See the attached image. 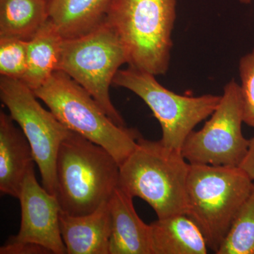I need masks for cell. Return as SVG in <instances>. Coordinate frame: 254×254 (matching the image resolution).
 Here are the masks:
<instances>
[{"mask_svg":"<svg viewBox=\"0 0 254 254\" xmlns=\"http://www.w3.org/2000/svg\"><path fill=\"white\" fill-rule=\"evenodd\" d=\"M0 98L31 145L42 185L56 195L57 157L71 130L43 108L33 90L21 80L0 76Z\"/></svg>","mask_w":254,"mask_h":254,"instance_id":"ba28073f","label":"cell"},{"mask_svg":"<svg viewBox=\"0 0 254 254\" xmlns=\"http://www.w3.org/2000/svg\"><path fill=\"white\" fill-rule=\"evenodd\" d=\"M21 220L19 232L8 240L41 246L50 254H66L60 225L61 212L56 195L37 181L34 168L23 181L19 196Z\"/></svg>","mask_w":254,"mask_h":254,"instance_id":"30bf717a","label":"cell"},{"mask_svg":"<svg viewBox=\"0 0 254 254\" xmlns=\"http://www.w3.org/2000/svg\"><path fill=\"white\" fill-rule=\"evenodd\" d=\"M240 168L254 181V136L250 139L248 151Z\"/></svg>","mask_w":254,"mask_h":254,"instance_id":"7402d4cb","label":"cell"},{"mask_svg":"<svg viewBox=\"0 0 254 254\" xmlns=\"http://www.w3.org/2000/svg\"><path fill=\"white\" fill-rule=\"evenodd\" d=\"M241 3H243V4H250V3L252 2V0H240Z\"/></svg>","mask_w":254,"mask_h":254,"instance_id":"603a6c76","label":"cell"},{"mask_svg":"<svg viewBox=\"0 0 254 254\" xmlns=\"http://www.w3.org/2000/svg\"><path fill=\"white\" fill-rule=\"evenodd\" d=\"M10 115L0 112V190L18 198L35 159L27 138Z\"/></svg>","mask_w":254,"mask_h":254,"instance_id":"4fadbf2b","label":"cell"},{"mask_svg":"<svg viewBox=\"0 0 254 254\" xmlns=\"http://www.w3.org/2000/svg\"><path fill=\"white\" fill-rule=\"evenodd\" d=\"M253 182L240 167L190 164L186 214L215 254L250 194Z\"/></svg>","mask_w":254,"mask_h":254,"instance_id":"277c9868","label":"cell"},{"mask_svg":"<svg viewBox=\"0 0 254 254\" xmlns=\"http://www.w3.org/2000/svg\"><path fill=\"white\" fill-rule=\"evenodd\" d=\"M128 64V53L115 28L105 21L82 36L64 38L58 71L78 83L114 123L125 126L110 98V88L120 68Z\"/></svg>","mask_w":254,"mask_h":254,"instance_id":"8992f818","label":"cell"},{"mask_svg":"<svg viewBox=\"0 0 254 254\" xmlns=\"http://www.w3.org/2000/svg\"><path fill=\"white\" fill-rule=\"evenodd\" d=\"M114 0H48L50 19L64 38L86 34L104 22Z\"/></svg>","mask_w":254,"mask_h":254,"instance_id":"9a60e30c","label":"cell"},{"mask_svg":"<svg viewBox=\"0 0 254 254\" xmlns=\"http://www.w3.org/2000/svg\"><path fill=\"white\" fill-rule=\"evenodd\" d=\"M243 102L240 85L234 80L224 87L216 109L204 126L190 132L182 154L190 164L240 167L249 149L250 139L242 132Z\"/></svg>","mask_w":254,"mask_h":254,"instance_id":"9c48e42d","label":"cell"},{"mask_svg":"<svg viewBox=\"0 0 254 254\" xmlns=\"http://www.w3.org/2000/svg\"><path fill=\"white\" fill-rule=\"evenodd\" d=\"M239 71L244 123L254 128V48L241 58Z\"/></svg>","mask_w":254,"mask_h":254,"instance_id":"ffe728a7","label":"cell"},{"mask_svg":"<svg viewBox=\"0 0 254 254\" xmlns=\"http://www.w3.org/2000/svg\"><path fill=\"white\" fill-rule=\"evenodd\" d=\"M64 38L49 19L28 41L27 70L21 80L33 91L58 71Z\"/></svg>","mask_w":254,"mask_h":254,"instance_id":"2e32d148","label":"cell"},{"mask_svg":"<svg viewBox=\"0 0 254 254\" xmlns=\"http://www.w3.org/2000/svg\"><path fill=\"white\" fill-rule=\"evenodd\" d=\"M120 165L108 150L71 131L56 161L57 191L62 211L87 215L108 201L118 187Z\"/></svg>","mask_w":254,"mask_h":254,"instance_id":"6da1fadb","label":"cell"},{"mask_svg":"<svg viewBox=\"0 0 254 254\" xmlns=\"http://www.w3.org/2000/svg\"><path fill=\"white\" fill-rule=\"evenodd\" d=\"M60 230L68 254H110L111 215L109 202L83 215L60 212Z\"/></svg>","mask_w":254,"mask_h":254,"instance_id":"7c38bea8","label":"cell"},{"mask_svg":"<svg viewBox=\"0 0 254 254\" xmlns=\"http://www.w3.org/2000/svg\"><path fill=\"white\" fill-rule=\"evenodd\" d=\"M217 254H254V181Z\"/></svg>","mask_w":254,"mask_h":254,"instance_id":"ac0fdd59","label":"cell"},{"mask_svg":"<svg viewBox=\"0 0 254 254\" xmlns=\"http://www.w3.org/2000/svg\"><path fill=\"white\" fill-rule=\"evenodd\" d=\"M113 85L126 88L144 101L161 127L160 141L178 150L195 127L213 114L221 98L212 94H177L162 86L154 75L131 66L119 70Z\"/></svg>","mask_w":254,"mask_h":254,"instance_id":"52a82bcc","label":"cell"},{"mask_svg":"<svg viewBox=\"0 0 254 254\" xmlns=\"http://www.w3.org/2000/svg\"><path fill=\"white\" fill-rule=\"evenodd\" d=\"M28 41L0 39V76L22 79L27 70Z\"/></svg>","mask_w":254,"mask_h":254,"instance_id":"d6986e66","label":"cell"},{"mask_svg":"<svg viewBox=\"0 0 254 254\" xmlns=\"http://www.w3.org/2000/svg\"><path fill=\"white\" fill-rule=\"evenodd\" d=\"M153 254H206L203 233L185 213L158 218L150 224Z\"/></svg>","mask_w":254,"mask_h":254,"instance_id":"5bb4252c","label":"cell"},{"mask_svg":"<svg viewBox=\"0 0 254 254\" xmlns=\"http://www.w3.org/2000/svg\"><path fill=\"white\" fill-rule=\"evenodd\" d=\"M177 0H114L105 21L118 33L128 66L164 75L170 66Z\"/></svg>","mask_w":254,"mask_h":254,"instance_id":"3957f363","label":"cell"},{"mask_svg":"<svg viewBox=\"0 0 254 254\" xmlns=\"http://www.w3.org/2000/svg\"><path fill=\"white\" fill-rule=\"evenodd\" d=\"M1 254H50L41 246L32 243H16L7 241L4 246L0 248Z\"/></svg>","mask_w":254,"mask_h":254,"instance_id":"44dd1931","label":"cell"},{"mask_svg":"<svg viewBox=\"0 0 254 254\" xmlns=\"http://www.w3.org/2000/svg\"><path fill=\"white\" fill-rule=\"evenodd\" d=\"M133 197L118 187L109 202L111 215L110 254H153L152 230L140 218Z\"/></svg>","mask_w":254,"mask_h":254,"instance_id":"8fae6325","label":"cell"},{"mask_svg":"<svg viewBox=\"0 0 254 254\" xmlns=\"http://www.w3.org/2000/svg\"><path fill=\"white\" fill-rule=\"evenodd\" d=\"M190 168L181 150L141 136L135 150L120 165L118 187L148 203L158 218L186 214Z\"/></svg>","mask_w":254,"mask_h":254,"instance_id":"7a4b0ae2","label":"cell"},{"mask_svg":"<svg viewBox=\"0 0 254 254\" xmlns=\"http://www.w3.org/2000/svg\"><path fill=\"white\" fill-rule=\"evenodd\" d=\"M33 92L66 128L104 148L119 165L136 148L139 132L114 123L98 102L63 71H55Z\"/></svg>","mask_w":254,"mask_h":254,"instance_id":"5b68a950","label":"cell"},{"mask_svg":"<svg viewBox=\"0 0 254 254\" xmlns=\"http://www.w3.org/2000/svg\"><path fill=\"white\" fill-rule=\"evenodd\" d=\"M49 19L48 0H0V39L31 41Z\"/></svg>","mask_w":254,"mask_h":254,"instance_id":"e0dca14e","label":"cell"}]
</instances>
